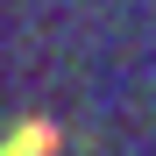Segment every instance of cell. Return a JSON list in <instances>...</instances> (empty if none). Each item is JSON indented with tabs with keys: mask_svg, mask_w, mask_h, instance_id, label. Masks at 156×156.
<instances>
[{
	"mask_svg": "<svg viewBox=\"0 0 156 156\" xmlns=\"http://www.w3.org/2000/svg\"><path fill=\"white\" fill-rule=\"evenodd\" d=\"M0 156H29V149H21V142H7V135H0Z\"/></svg>",
	"mask_w": 156,
	"mask_h": 156,
	"instance_id": "obj_2",
	"label": "cell"
},
{
	"mask_svg": "<svg viewBox=\"0 0 156 156\" xmlns=\"http://www.w3.org/2000/svg\"><path fill=\"white\" fill-rule=\"evenodd\" d=\"M7 142H21L29 156H57V149H64V128H57V121H43V114H29V121H14V128H7Z\"/></svg>",
	"mask_w": 156,
	"mask_h": 156,
	"instance_id": "obj_1",
	"label": "cell"
}]
</instances>
